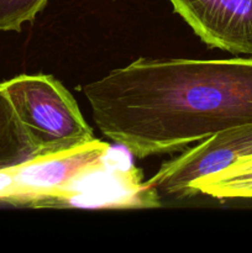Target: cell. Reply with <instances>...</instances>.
Instances as JSON below:
<instances>
[{"label":"cell","mask_w":252,"mask_h":253,"mask_svg":"<svg viewBox=\"0 0 252 253\" xmlns=\"http://www.w3.org/2000/svg\"><path fill=\"white\" fill-rule=\"evenodd\" d=\"M104 136L136 157L183 151L252 124V57H141L83 86Z\"/></svg>","instance_id":"1"},{"label":"cell","mask_w":252,"mask_h":253,"mask_svg":"<svg viewBox=\"0 0 252 253\" xmlns=\"http://www.w3.org/2000/svg\"><path fill=\"white\" fill-rule=\"evenodd\" d=\"M37 156L95 140L76 99L49 74H20L0 83Z\"/></svg>","instance_id":"2"},{"label":"cell","mask_w":252,"mask_h":253,"mask_svg":"<svg viewBox=\"0 0 252 253\" xmlns=\"http://www.w3.org/2000/svg\"><path fill=\"white\" fill-rule=\"evenodd\" d=\"M111 147L99 140L68 151L32 157L0 169V200L46 208L77 178L103 162Z\"/></svg>","instance_id":"3"},{"label":"cell","mask_w":252,"mask_h":253,"mask_svg":"<svg viewBox=\"0 0 252 253\" xmlns=\"http://www.w3.org/2000/svg\"><path fill=\"white\" fill-rule=\"evenodd\" d=\"M252 155V124L217 132L163 163L145 183L158 198L193 197L190 187L200 178L215 174Z\"/></svg>","instance_id":"4"},{"label":"cell","mask_w":252,"mask_h":253,"mask_svg":"<svg viewBox=\"0 0 252 253\" xmlns=\"http://www.w3.org/2000/svg\"><path fill=\"white\" fill-rule=\"evenodd\" d=\"M210 48L252 54V0H169Z\"/></svg>","instance_id":"5"},{"label":"cell","mask_w":252,"mask_h":253,"mask_svg":"<svg viewBox=\"0 0 252 253\" xmlns=\"http://www.w3.org/2000/svg\"><path fill=\"white\" fill-rule=\"evenodd\" d=\"M190 192L192 195L204 194L216 199L252 198V155L215 174L197 179Z\"/></svg>","instance_id":"6"},{"label":"cell","mask_w":252,"mask_h":253,"mask_svg":"<svg viewBox=\"0 0 252 253\" xmlns=\"http://www.w3.org/2000/svg\"><path fill=\"white\" fill-rule=\"evenodd\" d=\"M37 153L2 90L0 89V169L25 162Z\"/></svg>","instance_id":"7"},{"label":"cell","mask_w":252,"mask_h":253,"mask_svg":"<svg viewBox=\"0 0 252 253\" xmlns=\"http://www.w3.org/2000/svg\"><path fill=\"white\" fill-rule=\"evenodd\" d=\"M48 0H0V31H20L32 22Z\"/></svg>","instance_id":"8"}]
</instances>
